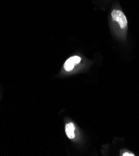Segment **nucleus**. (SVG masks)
Wrapping results in <instances>:
<instances>
[{
  "instance_id": "1",
  "label": "nucleus",
  "mask_w": 139,
  "mask_h": 156,
  "mask_svg": "<svg viewBox=\"0 0 139 156\" xmlns=\"http://www.w3.org/2000/svg\"><path fill=\"white\" fill-rule=\"evenodd\" d=\"M111 16L113 21L117 22L121 29H125L127 26V20L121 11L114 9L111 12Z\"/></svg>"
},
{
  "instance_id": "2",
  "label": "nucleus",
  "mask_w": 139,
  "mask_h": 156,
  "mask_svg": "<svg viewBox=\"0 0 139 156\" xmlns=\"http://www.w3.org/2000/svg\"><path fill=\"white\" fill-rule=\"evenodd\" d=\"M81 57L79 56H73L70 57L66 60L64 64V67L65 70L68 72L71 71L74 69V65L76 64H79L81 62Z\"/></svg>"
},
{
  "instance_id": "3",
  "label": "nucleus",
  "mask_w": 139,
  "mask_h": 156,
  "mask_svg": "<svg viewBox=\"0 0 139 156\" xmlns=\"http://www.w3.org/2000/svg\"><path fill=\"white\" fill-rule=\"evenodd\" d=\"M75 127L74 124L72 122H70L69 124H67L66 126V133L67 136L69 139H74L75 137Z\"/></svg>"
},
{
  "instance_id": "4",
  "label": "nucleus",
  "mask_w": 139,
  "mask_h": 156,
  "mask_svg": "<svg viewBox=\"0 0 139 156\" xmlns=\"http://www.w3.org/2000/svg\"><path fill=\"white\" fill-rule=\"evenodd\" d=\"M123 155V156H127V155H129V156H134L135 155H134V154H132V153L126 152V153H124V154H123V155Z\"/></svg>"
}]
</instances>
